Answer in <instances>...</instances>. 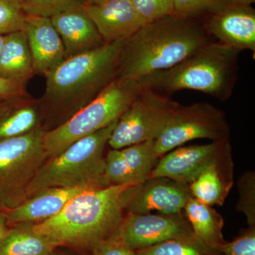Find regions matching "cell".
Here are the masks:
<instances>
[{
    "mask_svg": "<svg viewBox=\"0 0 255 255\" xmlns=\"http://www.w3.org/2000/svg\"><path fill=\"white\" fill-rule=\"evenodd\" d=\"M125 41L65 58L47 75L44 93L38 100L45 131L68 122L116 80Z\"/></svg>",
    "mask_w": 255,
    "mask_h": 255,
    "instance_id": "obj_1",
    "label": "cell"
},
{
    "mask_svg": "<svg viewBox=\"0 0 255 255\" xmlns=\"http://www.w3.org/2000/svg\"><path fill=\"white\" fill-rule=\"evenodd\" d=\"M211 41L196 18L170 15L146 23L126 40L116 79L140 81L175 66Z\"/></svg>",
    "mask_w": 255,
    "mask_h": 255,
    "instance_id": "obj_2",
    "label": "cell"
},
{
    "mask_svg": "<svg viewBox=\"0 0 255 255\" xmlns=\"http://www.w3.org/2000/svg\"><path fill=\"white\" fill-rule=\"evenodd\" d=\"M127 187L110 186L84 191L69 201L59 214L35 224V229L59 247L91 253L117 234L125 214L121 197Z\"/></svg>",
    "mask_w": 255,
    "mask_h": 255,
    "instance_id": "obj_3",
    "label": "cell"
},
{
    "mask_svg": "<svg viewBox=\"0 0 255 255\" xmlns=\"http://www.w3.org/2000/svg\"><path fill=\"white\" fill-rule=\"evenodd\" d=\"M241 53L212 41L175 66L150 74L138 82L166 97L189 90L225 102L232 96L236 87Z\"/></svg>",
    "mask_w": 255,
    "mask_h": 255,
    "instance_id": "obj_4",
    "label": "cell"
},
{
    "mask_svg": "<svg viewBox=\"0 0 255 255\" xmlns=\"http://www.w3.org/2000/svg\"><path fill=\"white\" fill-rule=\"evenodd\" d=\"M117 122L47 159L28 187V198L49 188L110 187L105 177V150Z\"/></svg>",
    "mask_w": 255,
    "mask_h": 255,
    "instance_id": "obj_5",
    "label": "cell"
},
{
    "mask_svg": "<svg viewBox=\"0 0 255 255\" xmlns=\"http://www.w3.org/2000/svg\"><path fill=\"white\" fill-rule=\"evenodd\" d=\"M141 87V84L135 80L116 79L68 122L46 131L44 146L48 158L58 155L82 137L118 121L131 105Z\"/></svg>",
    "mask_w": 255,
    "mask_h": 255,
    "instance_id": "obj_6",
    "label": "cell"
},
{
    "mask_svg": "<svg viewBox=\"0 0 255 255\" xmlns=\"http://www.w3.org/2000/svg\"><path fill=\"white\" fill-rule=\"evenodd\" d=\"M44 129L0 140V209H14L28 199V189L48 159Z\"/></svg>",
    "mask_w": 255,
    "mask_h": 255,
    "instance_id": "obj_7",
    "label": "cell"
},
{
    "mask_svg": "<svg viewBox=\"0 0 255 255\" xmlns=\"http://www.w3.org/2000/svg\"><path fill=\"white\" fill-rule=\"evenodd\" d=\"M231 137L226 114L216 106L199 102L183 106L178 103L155 140V151L160 158L169 151L196 139L222 141Z\"/></svg>",
    "mask_w": 255,
    "mask_h": 255,
    "instance_id": "obj_8",
    "label": "cell"
},
{
    "mask_svg": "<svg viewBox=\"0 0 255 255\" xmlns=\"http://www.w3.org/2000/svg\"><path fill=\"white\" fill-rule=\"evenodd\" d=\"M141 85L138 95L117 121L108 141L112 149L155 140L178 104Z\"/></svg>",
    "mask_w": 255,
    "mask_h": 255,
    "instance_id": "obj_9",
    "label": "cell"
},
{
    "mask_svg": "<svg viewBox=\"0 0 255 255\" xmlns=\"http://www.w3.org/2000/svg\"><path fill=\"white\" fill-rule=\"evenodd\" d=\"M189 185L166 177H149L122 192L124 214H178L191 197Z\"/></svg>",
    "mask_w": 255,
    "mask_h": 255,
    "instance_id": "obj_10",
    "label": "cell"
},
{
    "mask_svg": "<svg viewBox=\"0 0 255 255\" xmlns=\"http://www.w3.org/2000/svg\"><path fill=\"white\" fill-rule=\"evenodd\" d=\"M190 224L182 214H125L114 236L135 251L162 242L194 236Z\"/></svg>",
    "mask_w": 255,
    "mask_h": 255,
    "instance_id": "obj_11",
    "label": "cell"
},
{
    "mask_svg": "<svg viewBox=\"0 0 255 255\" xmlns=\"http://www.w3.org/2000/svg\"><path fill=\"white\" fill-rule=\"evenodd\" d=\"M231 152V140L178 147L162 156L149 177H166L189 185L211 164Z\"/></svg>",
    "mask_w": 255,
    "mask_h": 255,
    "instance_id": "obj_12",
    "label": "cell"
},
{
    "mask_svg": "<svg viewBox=\"0 0 255 255\" xmlns=\"http://www.w3.org/2000/svg\"><path fill=\"white\" fill-rule=\"evenodd\" d=\"M159 159L155 140L112 149L105 156L106 181L110 186L138 185L148 179Z\"/></svg>",
    "mask_w": 255,
    "mask_h": 255,
    "instance_id": "obj_13",
    "label": "cell"
},
{
    "mask_svg": "<svg viewBox=\"0 0 255 255\" xmlns=\"http://www.w3.org/2000/svg\"><path fill=\"white\" fill-rule=\"evenodd\" d=\"M210 36L239 50L255 52V11L252 5L233 3L208 16L204 23Z\"/></svg>",
    "mask_w": 255,
    "mask_h": 255,
    "instance_id": "obj_14",
    "label": "cell"
},
{
    "mask_svg": "<svg viewBox=\"0 0 255 255\" xmlns=\"http://www.w3.org/2000/svg\"><path fill=\"white\" fill-rule=\"evenodd\" d=\"M59 33L65 58L80 54L105 44L85 3L79 1L50 17Z\"/></svg>",
    "mask_w": 255,
    "mask_h": 255,
    "instance_id": "obj_15",
    "label": "cell"
},
{
    "mask_svg": "<svg viewBox=\"0 0 255 255\" xmlns=\"http://www.w3.org/2000/svg\"><path fill=\"white\" fill-rule=\"evenodd\" d=\"M23 31L27 37L35 75L46 77L65 58V48L51 19L26 14Z\"/></svg>",
    "mask_w": 255,
    "mask_h": 255,
    "instance_id": "obj_16",
    "label": "cell"
},
{
    "mask_svg": "<svg viewBox=\"0 0 255 255\" xmlns=\"http://www.w3.org/2000/svg\"><path fill=\"white\" fill-rule=\"evenodd\" d=\"M85 5L105 43L127 40L144 26L130 0H105Z\"/></svg>",
    "mask_w": 255,
    "mask_h": 255,
    "instance_id": "obj_17",
    "label": "cell"
},
{
    "mask_svg": "<svg viewBox=\"0 0 255 255\" xmlns=\"http://www.w3.org/2000/svg\"><path fill=\"white\" fill-rule=\"evenodd\" d=\"M100 189L82 186L73 188H49L28 198L14 209L5 211L8 226L18 223L38 224L59 214L69 201L84 191Z\"/></svg>",
    "mask_w": 255,
    "mask_h": 255,
    "instance_id": "obj_18",
    "label": "cell"
},
{
    "mask_svg": "<svg viewBox=\"0 0 255 255\" xmlns=\"http://www.w3.org/2000/svg\"><path fill=\"white\" fill-rule=\"evenodd\" d=\"M232 151L222 156L189 184L192 197L211 206H223L234 184Z\"/></svg>",
    "mask_w": 255,
    "mask_h": 255,
    "instance_id": "obj_19",
    "label": "cell"
},
{
    "mask_svg": "<svg viewBox=\"0 0 255 255\" xmlns=\"http://www.w3.org/2000/svg\"><path fill=\"white\" fill-rule=\"evenodd\" d=\"M43 128L38 100L28 94L4 99L0 107V140Z\"/></svg>",
    "mask_w": 255,
    "mask_h": 255,
    "instance_id": "obj_20",
    "label": "cell"
},
{
    "mask_svg": "<svg viewBox=\"0 0 255 255\" xmlns=\"http://www.w3.org/2000/svg\"><path fill=\"white\" fill-rule=\"evenodd\" d=\"M34 75L26 33L21 30L5 35L0 54V77L26 87Z\"/></svg>",
    "mask_w": 255,
    "mask_h": 255,
    "instance_id": "obj_21",
    "label": "cell"
},
{
    "mask_svg": "<svg viewBox=\"0 0 255 255\" xmlns=\"http://www.w3.org/2000/svg\"><path fill=\"white\" fill-rule=\"evenodd\" d=\"M58 244L37 232L32 223H18L9 226L0 241V255H50Z\"/></svg>",
    "mask_w": 255,
    "mask_h": 255,
    "instance_id": "obj_22",
    "label": "cell"
},
{
    "mask_svg": "<svg viewBox=\"0 0 255 255\" xmlns=\"http://www.w3.org/2000/svg\"><path fill=\"white\" fill-rule=\"evenodd\" d=\"M183 211L196 237L207 246L219 250L226 243L223 235L224 220L213 206L191 196Z\"/></svg>",
    "mask_w": 255,
    "mask_h": 255,
    "instance_id": "obj_23",
    "label": "cell"
},
{
    "mask_svg": "<svg viewBox=\"0 0 255 255\" xmlns=\"http://www.w3.org/2000/svg\"><path fill=\"white\" fill-rule=\"evenodd\" d=\"M137 252L140 255H223L195 235L162 242Z\"/></svg>",
    "mask_w": 255,
    "mask_h": 255,
    "instance_id": "obj_24",
    "label": "cell"
},
{
    "mask_svg": "<svg viewBox=\"0 0 255 255\" xmlns=\"http://www.w3.org/2000/svg\"><path fill=\"white\" fill-rule=\"evenodd\" d=\"M174 16L180 18H196L209 16L228 5L233 0H172Z\"/></svg>",
    "mask_w": 255,
    "mask_h": 255,
    "instance_id": "obj_25",
    "label": "cell"
},
{
    "mask_svg": "<svg viewBox=\"0 0 255 255\" xmlns=\"http://www.w3.org/2000/svg\"><path fill=\"white\" fill-rule=\"evenodd\" d=\"M238 201L236 209L245 215L248 226H255V172L246 171L237 181Z\"/></svg>",
    "mask_w": 255,
    "mask_h": 255,
    "instance_id": "obj_26",
    "label": "cell"
},
{
    "mask_svg": "<svg viewBox=\"0 0 255 255\" xmlns=\"http://www.w3.org/2000/svg\"><path fill=\"white\" fill-rule=\"evenodd\" d=\"M26 15L21 0H0V35L23 30Z\"/></svg>",
    "mask_w": 255,
    "mask_h": 255,
    "instance_id": "obj_27",
    "label": "cell"
},
{
    "mask_svg": "<svg viewBox=\"0 0 255 255\" xmlns=\"http://www.w3.org/2000/svg\"><path fill=\"white\" fill-rule=\"evenodd\" d=\"M144 23H149L174 14L172 0H130Z\"/></svg>",
    "mask_w": 255,
    "mask_h": 255,
    "instance_id": "obj_28",
    "label": "cell"
},
{
    "mask_svg": "<svg viewBox=\"0 0 255 255\" xmlns=\"http://www.w3.org/2000/svg\"><path fill=\"white\" fill-rule=\"evenodd\" d=\"M26 14L51 17L82 0H21Z\"/></svg>",
    "mask_w": 255,
    "mask_h": 255,
    "instance_id": "obj_29",
    "label": "cell"
},
{
    "mask_svg": "<svg viewBox=\"0 0 255 255\" xmlns=\"http://www.w3.org/2000/svg\"><path fill=\"white\" fill-rule=\"evenodd\" d=\"M219 251L223 255H255V226L242 229L237 238L226 242Z\"/></svg>",
    "mask_w": 255,
    "mask_h": 255,
    "instance_id": "obj_30",
    "label": "cell"
},
{
    "mask_svg": "<svg viewBox=\"0 0 255 255\" xmlns=\"http://www.w3.org/2000/svg\"><path fill=\"white\" fill-rule=\"evenodd\" d=\"M91 255H140L117 238L113 237L102 242L91 252Z\"/></svg>",
    "mask_w": 255,
    "mask_h": 255,
    "instance_id": "obj_31",
    "label": "cell"
},
{
    "mask_svg": "<svg viewBox=\"0 0 255 255\" xmlns=\"http://www.w3.org/2000/svg\"><path fill=\"white\" fill-rule=\"evenodd\" d=\"M26 87L0 77V99H9L28 95Z\"/></svg>",
    "mask_w": 255,
    "mask_h": 255,
    "instance_id": "obj_32",
    "label": "cell"
},
{
    "mask_svg": "<svg viewBox=\"0 0 255 255\" xmlns=\"http://www.w3.org/2000/svg\"><path fill=\"white\" fill-rule=\"evenodd\" d=\"M9 226H8L7 221H6V215L5 211L0 209V241L4 237V235L7 232Z\"/></svg>",
    "mask_w": 255,
    "mask_h": 255,
    "instance_id": "obj_33",
    "label": "cell"
},
{
    "mask_svg": "<svg viewBox=\"0 0 255 255\" xmlns=\"http://www.w3.org/2000/svg\"><path fill=\"white\" fill-rule=\"evenodd\" d=\"M50 255H81L65 247H58Z\"/></svg>",
    "mask_w": 255,
    "mask_h": 255,
    "instance_id": "obj_34",
    "label": "cell"
},
{
    "mask_svg": "<svg viewBox=\"0 0 255 255\" xmlns=\"http://www.w3.org/2000/svg\"><path fill=\"white\" fill-rule=\"evenodd\" d=\"M236 3L245 5H252L255 3V0H233Z\"/></svg>",
    "mask_w": 255,
    "mask_h": 255,
    "instance_id": "obj_35",
    "label": "cell"
},
{
    "mask_svg": "<svg viewBox=\"0 0 255 255\" xmlns=\"http://www.w3.org/2000/svg\"><path fill=\"white\" fill-rule=\"evenodd\" d=\"M102 1H105V0H82L85 4H94V3L101 2Z\"/></svg>",
    "mask_w": 255,
    "mask_h": 255,
    "instance_id": "obj_36",
    "label": "cell"
},
{
    "mask_svg": "<svg viewBox=\"0 0 255 255\" xmlns=\"http://www.w3.org/2000/svg\"><path fill=\"white\" fill-rule=\"evenodd\" d=\"M5 35H0V54H1V49H2L3 44H4Z\"/></svg>",
    "mask_w": 255,
    "mask_h": 255,
    "instance_id": "obj_37",
    "label": "cell"
}]
</instances>
